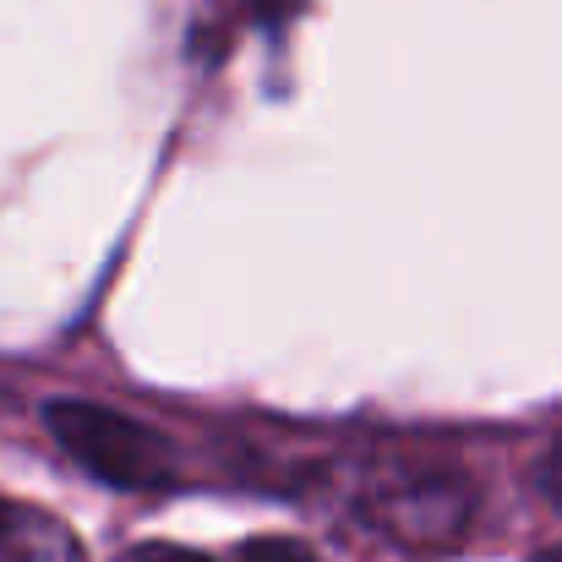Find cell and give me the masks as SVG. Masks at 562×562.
Returning a JSON list of instances; mask_svg holds the SVG:
<instances>
[{"label":"cell","mask_w":562,"mask_h":562,"mask_svg":"<svg viewBox=\"0 0 562 562\" xmlns=\"http://www.w3.org/2000/svg\"><path fill=\"white\" fill-rule=\"evenodd\" d=\"M126 562H306V552L295 547H246L240 558H207V552H187V547H137Z\"/></svg>","instance_id":"obj_4"},{"label":"cell","mask_w":562,"mask_h":562,"mask_svg":"<svg viewBox=\"0 0 562 562\" xmlns=\"http://www.w3.org/2000/svg\"><path fill=\"white\" fill-rule=\"evenodd\" d=\"M367 514L404 547H453L470 525V492L453 475H404L376 492Z\"/></svg>","instance_id":"obj_2"},{"label":"cell","mask_w":562,"mask_h":562,"mask_svg":"<svg viewBox=\"0 0 562 562\" xmlns=\"http://www.w3.org/2000/svg\"><path fill=\"white\" fill-rule=\"evenodd\" d=\"M0 562H88V552L66 519L0 497Z\"/></svg>","instance_id":"obj_3"},{"label":"cell","mask_w":562,"mask_h":562,"mask_svg":"<svg viewBox=\"0 0 562 562\" xmlns=\"http://www.w3.org/2000/svg\"><path fill=\"white\" fill-rule=\"evenodd\" d=\"M541 562H562V547H558V552H547V558H541Z\"/></svg>","instance_id":"obj_6"},{"label":"cell","mask_w":562,"mask_h":562,"mask_svg":"<svg viewBox=\"0 0 562 562\" xmlns=\"http://www.w3.org/2000/svg\"><path fill=\"white\" fill-rule=\"evenodd\" d=\"M44 426L49 437L88 470L99 475L104 486H126V492H154V486H170L181 475V453L165 431L110 409V404H93V398H60L44 409Z\"/></svg>","instance_id":"obj_1"},{"label":"cell","mask_w":562,"mask_h":562,"mask_svg":"<svg viewBox=\"0 0 562 562\" xmlns=\"http://www.w3.org/2000/svg\"><path fill=\"white\" fill-rule=\"evenodd\" d=\"M541 492H547V497L562 508V442L547 453V459H541Z\"/></svg>","instance_id":"obj_5"}]
</instances>
